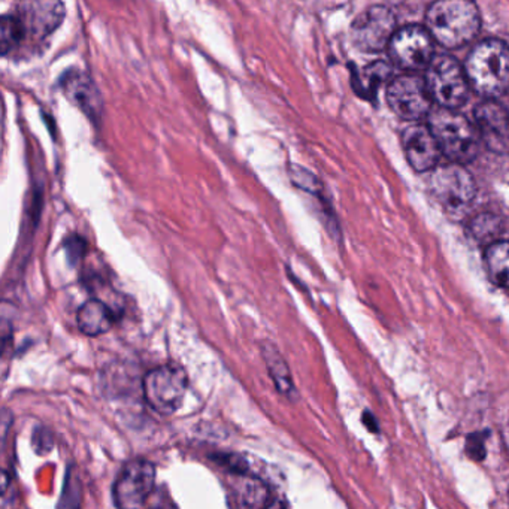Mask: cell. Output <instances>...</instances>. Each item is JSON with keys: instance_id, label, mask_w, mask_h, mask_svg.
I'll use <instances>...</instances> for the list:
<instances>
[{"instance_id": "cell-19", "label": "cell", "mask_w": 509, "mask_h": 509, "mask_svg": "<svg viewBox=\"0 0 509 509\" xmlns=\"http://www.w3.org/2000/svg\"><path fill=\"white\" fill-rule=\"evenodd\" d=\"M236 486L239 505L246 508H264L273 505L269 488L259 479L242 478Z\"/></svg>"}, {"instance_id": "cell-1", "label": "cell", "mask_w": 509, "mask_h": 509, "mask_svg": "<svg viewBox=\"0 0 509 509\" xmlns=\"http://www.w3.org/2000/svg\"><path fill=\"white\" fill-rule=\"evenodd\" d=\"M426 29L442 47H463L481 29V15L475 0H435L426 13Z\"/></svg>"}, {"instance_id": "cell-29", "label": "cell", "mask_w": 509, "mask_h": 509, "mask_svg": "<svg viewBox=\"0 0 509 509\" xmlns=\"http://www.w3.org/2000/svg\"><path fill=\"white\" fill-rule=\"evenodd\" d=\"M362 420L365 426H366L367 430L374 431V433L380 431V428H378V421H376L375 417H374L371 412H366V411H365V412H363Z\"/></svg>"}, {"instance_id": "cell-17", "label": "cell", "mask_w": 509, "mask_h": 509, "mask_svg": "<svg viewBox=\"0 0 509 509\" xmlns=\"http://www.w3.org/2000/svg\"><path fill=\"white\" fill-rule=\"evenodd\" d=\"M508 241L499 239L487 245L484 253V266L488 280L499 289H506L508 285Z\"/></svg>"}, {"instance_id": "cell-12", "label": "cell", "mask_w": 509, "mask_h": 509, "mask_svg": "<svg viewBox=\"0 0 509 509\" xmlns=\"http://www.w3.org/2000/svg\"><path fill=\"white\" fill-rule=\"evenodd\" d=\"M475 125L481 141L488 150L497 154L508 152V114L501 104L493 99L486 100L475 109Z\"/></svg>"}, {"instance_id": "cell-13", "label": "cell", "mask_w": 509, "mask_h": 509, "mask_svg": "<svg viewBox=\"0 0 509 509\" xmlns=\"http://www.w3.org/2000/svg\"><path fill=\"white\" fill-rule=\"evenodd\" d=\"M406 160L417 172H429L440 162V150L429 125H412L402 134Z\"/></svg>"}, {"instance_id": "cell-14", "label": "cell", "mask_w": 509, "mask_h": 509, "mask_svg": "<svg viewBox=\"0 0 509 509\" xmlns=\"http://www.w3.org/2000/svg\"><path fill=\"white\" fill-rule=\"evenodd\" d=\"M61 88L68 99L81 109L87 117L99 121L102 116V96L93 79L79 70H69L61 79Z\"/></svg>"}, {"instance_id": "cell-3", "label": "cell", "mask_w": 509, "mask_h": 509, "mask_svg": "<svg viewBox=\"0 0 509 509\" xmlns=\"http://www.w3.org/2000/svg\"><path fill=\"white\" fill-rule=\"evenodd\" d=\"M429 129L438 143L440 154L453 163H470L479 153L478 132L467 118L456 113V109L440 108L430 111Z\"/></svg>"}, {"instance_id": "cell-7", "label": "cell", "mask_w": 509, "mask_h": 509, "mask_svg": "<svg viewBox=\"0 0 509 509\" xmlns=\"http://www.w3.org/2000/svg\"><path fill=\"white\" fill-rule=\"evenodd\" d=\"M392 60L405 70H423L435 57V41L428 29L408 24L394 32L387 45Z\"/></svg>"}, {"instance_id": "cell-24", "label": "cell", "mask_w": 509, "mask_h": 509, "mask_svg": "<svg viewBox=\"0 0 509 509\" xmlns=\"http://www.w3.org/2000/svg\"><path fill=\"white\" fill-rule=\"evenodd\" d=\"M467 451L470 458L484 460V458L487 456V451H486V431H483V433H474V435L469 436Z\"/></svg>"}, {"instance_id": "cell-16", "label": "cell", "mask_w": 509, "mask_h": 509, "mask_svg": "<svg viewBox=\"0 0 509 509\" xmlns=\"http://www.w3.org/2000/svg\"><path fill=\"white\" fill-rule=\"evenodd\" d=\"M262 354H264V363L268 366L269 375L275 383L276 389L282 396L294 399L298 394L296 385H294L293 378L290 374L289 365L285 362L284 357L281 356L280 350L273 346V342H264L260 347Z\"/></svg>"}, {"instance_id": "cell-4", "label": "cell", "mask_w": 509, "mask_h": 509, "mask_svg": "<svg viewBox=\"0 0 509 509\" xmlns=\"http://www.w3.org/2000/svg\"><path fill=\"white\" fill-rule=\"evenodd\" d=\"M426 88L440 108L458 109L469 99L470 86L462 65L454 57L440 54L426 68Z\"/></svg>"}, {"instance_id": "cell-15", "label": "cell", "mask_w": 509, "mask_h": 509, "mask_svg": "<svg viewBox=\"0 0 509 509\" xmlns=\"http://www.w3.org/2000/svg\"><path fill=\"white\" fill-rule=\"evenodd\" d=\"M77 323L87 337H100L113 329L116 315L102 301L91 299L79 308Z\"/></svg>"}, {"instance_id": "cell-27", "label": "cell", "mask_w": 509, "mask_h": 509, "mask_svg": "<svg viewBox=\"0 0 509 509\" xmlns=\"http://www.w3.org/2000/svg\"><path fill=\"white\" fill-rule=\"evenodd\" d=\"M13 421V414L8 410L0 411V445L4 444L5 440H6Z\"/></svg>"}, {"instance_id": "cell-5", "label": "cell", "mask_w": 509, "mask_h": 509, "mask_svg": "<svg viewBox=\"0 0 509 509\" xmlns=\"http://www.w3.org/2000/svg\"><path fill=\"white\" fill-rule=\"evenodd\" d=\"M430 190L436 200L454 218L465 217L477 198L474 177L463 164H444L431 173Z\"/></svg>"}, {"instance_id": "cell-20", "label": "cell", "mask_w": 509, "mask_h": 509, "mask_svg": "<svg viewBox=\"0 0 509 509\" xmlns=\"http://www.w3.org/2000/svg\"><path fill=\"white\" fill-rule=\"evenodd\" d=\"M24 36L22 23L15 15L0 17V54L14 51Z\"/></svg>"}, {"instance_id": "cell-9", "label": "cell", "mask_w": 509, "mask_h": 509, "mask_svg": "<svg viewBox=\"0 0 509 509\" xmlns=\"http://www.w3.org/2000/svg\"><path fill=\"white\" fill-rule=\"evenodd\" d=\"M156 484V467L147 460H134L123 467L114 484V502L118 508H143Z\"/></svg>"}, {"instance_id": "cell-18", "label": "cell", "mask_w": 509, "mask_h": 509, "mask_svg": "<svg viewBox=\"0 0 509 509\" xmlns=\"http://www.w3.org/2000/svg\"><path fill=\"white\" fill-rule=\"evenodd\" d=\"M505 232V220L495 212H481L467 226V235L481 245H490L499 241Z\"/></svg>"}, {"instance_id": "cell-22", "label": "cell", "mask_w": 509, "mask_h": 509, "mask_svg": "<svg viewBox=\"0 0 509 509\" xmlns=\"http://www.w3.org/2000/svg\"><path fill=\"white\" fill-rule=\"evenodd\" d=\"M390 74H392V68L383 63V61L367 66L366 69H365V79H367V86H365V95H367L369 91L374 93L376 86H380L381 82H384L385 79H389Z\"/></svg>"}, {"instance_id": "cell-11", "label": "cell", "mask_w": 509, "mask_h": 509, "mask_svg": "<svg viewBox=\"0 0 509 509\" xmlns=\"http://www.w3.org/2000/svg\"><path fill=\"white\" fill-rule=\"evenodd\" d=\"M15 17L22 23L24 35L42 40L60 26L65 5L61 0H22Z\"/></svg>"}, {"instance_id": "cell-25", "label": "cell", "mask_w": 509, "mask_h": 509, "mask_svg": "<svg viewBox=\"0 0 509 509\" xmlns=\"http://www.w3.org/2000/svg\"><path fill=\"white\" fill-rule=\"evenodd\" d=\"M217 463H220L221 467H227L230 472H234L236 475H246V470H248V463L244 460V458H239V456H235V454H220V456H216Z\"/></svg>"}, {"instance_id": "cell-21", "label": "cell", "mask_w": 509, "mask_h": 509, "mask_svg": "<svg viewBox=\"0 0 509 509\" xmlns=\"http://www.w3.org/2000/svg\"><path fill=\"white\" fill-rule=\"evenodd\" d=\"M290 178L293 184L302 189V190L311 193V195H319L323 190V186L319 182V178L314 173L310 172L307 169L299 168V166H292L290 169Z\"/></svg>"}, {"instance_id": "cell-2", "label": "cell", "mask_w": 509, "mask_h": 509, "mask_svg": "<svg viewBox=\"0 0 509 509\" xmlns=\"http://www.w3.org/2000/svg\"><path fill=\"white\" fill-rule=\"evenodd\" d=\"M469 86L487 99L505 95L509 84V51L505 41L486 40L477 43L465 63Z\"/></svg>"}, {"instance_id": "cell-28", "label": "cell", "mask_w": 509, "mask_h": 509, "mask_svg": "<svg viewBox=\"0 0 509 509\" xmlns=\"http://www.w3.org/2000/svg\"><path fill=\"white\" fill-rule=\"evenodd\" d=\"M84 246H86L84 241L77 236L72 237L69 242H66V250L69 251V257H74V259L82 255Z\"/></svg>"}, {"instance_id": "cell-8", "label": "cell", "mask_w": 509, "mask_h": 509, "mask_svg": "<svg viewBox=\"0 0 509 509\" xmlns=\"http://www.w3.org/2000/svg\"><path fill=\"white\" fill-rule=\"evenodd\" d=\"M396 32V17L384 5L366 9L354 20L351 40L354 45L366 52H380L387 48Z\"/></svg>"}, {"instance_id": "cell-26", "label": "cell", "mask_w": 509, "mask_h": 509, "mask_svg": "<svg viewBox=\"0 0 509 509\" xmlns=\"http://www.w3.org/2000/svg\"><path fill=\"white\" fill-rule=\"evenodd\" d=\"M33 447H35L36 453L45 454L51 451L52 438L48 430L36 429L35 433H33Z\"/></svg>"}, {"instance_id": "cell-6", "label": "cell", "mask_w": 509, "mask_h": 509, "mask_svg": "<svg viewBox=\"0 0 509 509\" xmlns=\"http://www.w3.org/2000/svg\"><path fill=\"white\" fill-rule=\"evenodd\" d=\"M187 387L189 376L186 369L175 363L156 367L143 378L145 401L162 415H171L180 410Z\"/></svg>"}, {"instance_id": "cell-10", "label": "cell", "mask_w": 509, "mask_h": 509, "mask_svg": "<svg viewBox=\"0 0 509 509\" xmlns=\"http://www.w3.org/2000/svg\"><path fill=\"white\" fill-rule=\"evenodd\" d=\"M387 102L393 113L408 121H420L431 111L430 96L424 79L417 75H402L390 82Z\"/></svg>"}, {"instance_id": "cell-23", "label": "cell", "mask_w": 509, "mask_h": 509, "mask_svg": "<svg viewBox=\"0 0 509 509\" xmlns=\"http://www.w3.org/2000/svg\"><path fill=\"white\" fill-rule=\"evenodd\" d=\"M17 501L13 478L8 472L0 469V508H13Z\"/></svg>"}]
</instances>
